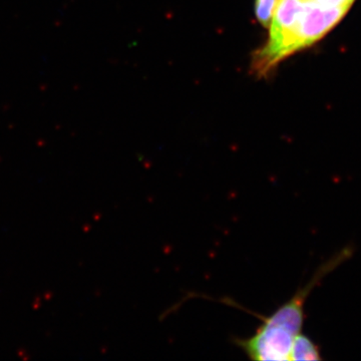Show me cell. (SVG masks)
<instances>
[{
	"label": "cell",
	"mask_w": 361,
	"mask_h": 361,
	"mask_svg": "<svg viewBox=\"0 0 361 361\" xmlns=\"http://www.w3.org/2000/svg\"><path fill=\"white\" fill-rule=\"evenodd\" d=\"M295 336L283 329L261 324L248 338L235 337L238 346L251 360H290L292 345Z\"/></svg>",
	"instance_id": "cell-2"
},
{
	"label": "cell",
	"mask_w": 361,
	"mask_h": 361,
	"mask_svg": "<svg viewBox=\"0 0 361 361\" xmlns=\"http://www.w3.org/2000/svg\"><path fill=\"white\" fill-rule=\"evenodd\" d=\"M349 9L323 8L305 0V6L286 35L276 44L261 49V59L269 68L282 59L310 47L324 37L344 18Z\"/></svg>",
	"instance_id": "cell-1"
},
{
	"label": "cell",
	"mask_w": 361,
	"mask_h": 361,
	"mask_svg": "<svg viewBox=\"0 0 361 361\" xmlns=\"http://www.w3.org/2000/svg\"><path fill=\"white\" fill-rule=\"evenodd\" d=\"M342 257H343V255L339 256L336 262L329 263V264L325 265L322 269L318 271L310 283L303 288L299 289L290 300L280 306L273 314L267 316V317L256 315L262 320V324L266 325V326L286 330L289 334H293L294 336L301 334L304 322V306H305L306 299H307L308 295L314 288L317 282L320 281L322 277L334 268V266L338 264L339 260Z\"/></svg>",
	"instance_id": "cell-3"
},
{
	"label": "cell",
	"mask_w": 361,
	"mask_h": 361,
	"mask_svg": "<svg viewBox=\"0 0 361 361\" xmlns=\"http://www.w3.org/2000/svg\"><path fill=\"white\" fill-rule=\"evenodd\" d=\"M319 349L310 337L297 334L292 345L290 360H320Z\"/></svg>",
	"instance_id": "cell-4"
},
{
	"label": "cell",
	"mask_w": 361,
	"mask_h": 361,
	"mask_svg": "<svg viewBox=\"0 0 361 361\" xmlns=\"http://www.w3.org/2000/svg\"><path fill=\"white\" fill-rule=\"evenodd\" d=\"M279 0H256L255 16L258 23L264 27H270Z\"/></svg>",
	"instance_id": "cell-5"
},
{
	"label": "cell",
	"mask_w": 361,
	"mask_h": 361,
	"mask_svg": "<svg viewBox=\"0 0 361 361\" xmlns=\"http://www.w3.org/2000/svg\"><path fill=\"white\" fill-rule=\"evenodd\" d=\"M323 8H350L355 0H307Z\"/></svg>",
	"instance_id": "cell-6"
}]
</instances>
